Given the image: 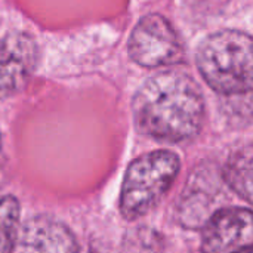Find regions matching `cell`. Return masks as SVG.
<instances>
[{
    "label": "cell",
    "mask_w": 253,
    "mask_h": 253,
    "mask_svg": "<svg viewBox=\"0 0 253 253\" xmlns=\"http://www.w3.org/2000/svg\"><path fill=\"white\" fill-rule=\"evenodd\" d=\"M138 130L162 142L194 138L205 120L203 95L185 73L166 71L148 79L132 104Z\"/></svg>",
    "instance_id": "1"
},
{
    "label": "cell",
    "mask_w": 253,
    "mask_h": 253,
    "mask_svg": "<svg viewBox=\"0 0 253 253\" xmlns=\"http://www.w3.org/2000/svg\"><path fill=\"white\" fill-rule=\"evenodd\" d=\"M197 67L206 83L222 95L253 92V37L237 30L211 34L199 44Z\"/></svg>",
    "instance_id": "2"
},
{
    "label": "cell",
    "mask_w": 253,
    "mask_h": 253,
    "mask_svg": "<svg viewBox=\"0 0 253 253\" xmlns=\"http://www.w3.org/2000/svg\"><path fill=\"white\" fill-rule=\"evenodd\" d=\"M179 166L178 156L168 150H157L133 160L122 185V215L127 221H135L153 211L173 185Z\"/></svg>",
    "instance_id": "3"
},
{
    "label": "cell",
    "mask_w": 253,
    "mask_h": 253,
    "mask_svg": "<svg viewBox=\"0 0 253 253\" xmlns=\"http://www.w3.org/2000/svg\"><path fill=\"white\" fill-rule=\"evenodd\" d=\"M130 58L147 68L179 64L184 59V46L172 24L159 13L139 19L129 37Z\"/></svg>",
    "instance_id": "4"
},
{
    "label": "cell",
    "mask_w": 253,
    "mask_h": 253,
    "mask_svg": "<svg viewBox=\"0 0 253 253\" xmlns=\"http://www.w3.org/2000/svg\"><path fill=\"white\" fill-rule=\"evenodd\" d=\"M39 58L34 37L24 31H12L0 42V99L19 93L30 82Z\"/></svg>",
    "instance_id": "5"
},
{
    "label": "cell",
    "mask_w": 253,
    "mask_h": 253,
    "mask_svg": "<svg viewBox=\"0 0 253 253\" xmlns=\"http://www.w3.org/2000/svg\"><path fill=\"white\" fill-rule=\"evenodd\" d=\"M202 249L219 253L253 251V211L243 208L216 211L205 222Z\"/></svg>",
    "instance_id": "6"
},
{
    "label": "cell",
    "mask_w": 253,
    "mask_h": 253,
    "mask_svg": "<svg viewBox=\"0 0 253 253\" xmlns=\"http://www.w3.org/2000/svg\"><path fill=\"white\" fill-rule=\"evenodd\" d=\"M18 243L27 252H77L79 245L73 233L59 221L36 216L19 230Z\"/></svg>",
    "instance_id": "7"
},
{
    "label": "cell",
    "mask_w": 253,
    "mask_h": 253,
    "mask_svg": "<svg viewBox=\"0 0 253 253\" xmlns=\"http://www.w3.org/2000/svg\"><path fill=\"white\" fill-rule=\"evenodd\" d=\"M224 178L234 193L253 205V145L239 148L230 156Z\"/></svg>",
    "instance_id": "8"
},
{
    "label": "cell",
    "mask_w": 253,
    "mask_h": 253,
    "mask_svg": "<svg viewBox=\"0 0 253 253\" xmlns=\"http://www.w3.org/2000/svg\"><path fill=\"white\" fill-rule=\"evenodd\" d=\"M19 237V203L12 196L0 199V253L16 248Z\"/></svg>",
    "instance_id": "9"
},
{
    "label": "cell",
    "mask_w": 253,
    "mask_h": 253,
    "mask_svg": "<svg viewBox=\"0 0 253 253\" xmlns=\"http://www.w3.org/2000/svg\"><path fill=\"white\" fill-rule=\"evenodd\" d=\"M3 172H4V154H3V145H1V136H0V187L3 181Z\"/></svg>",
    "instance_id": "10"
}]
</instances>
